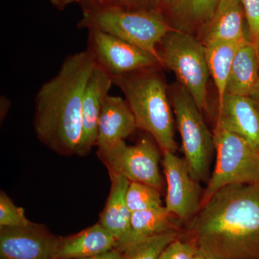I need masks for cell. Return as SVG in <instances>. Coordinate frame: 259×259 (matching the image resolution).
Returning a JSON list of instances; mask_svg holds the SVG:
<instances>
[{"label": "cell", "instance_id": "obj_1", "mask_svg": "<svg viewBox=\"0 0 259 259\" xmlns=\"http://www.w3.org/2000/svg\"><path fill=\"white\" fill-rule=\"evenodd\" d=\"M210 259H259V182L226 186L182 230Z\"/></svg>", "mask_w": 259, "mask_h": 259}, {"label": "cell", "instance_id": "obj_2", "mask_svg": "<svg viewBox=\"0 0 259 259\" xmlns=\"http://www.w3.org/2000/svg\"><path fill=\"white\" fill-rule=\"evenodd\" d=\"M95 66L87 49L67 56L57 74L42 85L35 97L37 139L60 156L77 153L83 93Z\"/></svg>", "mask_w": 259, "mask_h": 259}, {"label": "cell", "instance_id": "obj_3", "mask_svg": "<svg viewBox=\"0 0 259 259\" xmlns=\"http://www.w3.org/2000/svg\"><path fill=\"white\" fill-rule=\"evenodd\" d=\"M161 66L112 77L136 119L138 128L148 133L162 152L176 153L175 114Z\"/></svg>", "mask_w": 259, "mask_h": 259}, {"label": "cell", "instance_id": "obj_4", "mask_svg": "<svg viewBox=\"0 0 259 259\" xmlns=\"http://www.w3.org/2000/svg\"><path fill=\"white\" fill-rule=\"evenodd\" d=\"M77 28L106 32L151 53L159 59L158 44L175 28L161 12L131 11L114 8L83 12Z\"/></svg>", "mask_w": 259, "mask_h": 259}, {"label": "cell", "instance_id": "obj_5", "mask_svg": "<svg viewBox=\"0 0 259 259\" xmlns=\"http://www.w3.org/2000/svg\"><path fill=\"white\" fill-rule=\"evenodd\" d=\"M185 159L194 180L207 184L214 153V136L194 99L180 83L168 90Z\"/></svg>", "mask_w": 259, "mask_h": 259}, {"label": "cell", "instance_id": "obj_6", "mask_svg": "<svg viewBox=\"0 0 259 259\" xmlns=\"http://www.w3.org/2000/svg\"><path fill=\"white\" fill-rule=\"evenodd\" d=\"M157 50L163 67L175 73L201 111H208L209 73L203 44L193 34L174 28L162 39Z\"/></svg>", "mask_w": 259, "mask_h": 259}, {"label": "cell", "instance_id": "obj_7", "mask_svg": "<svg viewBox=\"0 0 259 259\" xmlns=\"http://www.w3.org/2000/svg\"><path fill=\"white\" fill-rule=\"evenodd\" d=\"M213 136L215 165L204 190L202 206L226 186L259 182V150L218 125Z\"/></svg>", "mask_w": 259, "mask_h": 259}, {"label": "cell", "instance_id": "obj_8", "mask_svg": "<svg viewBox=\"0 0 259 259\" xmlns=\"http://www.w3.org/2000/svg\"><path fill=\"white\" fill-rule=\"evenodd\" d=\"M160 150L149 135L134 146H127L123 141L98 148L97 156L107 167L109 175L122 176L131 182L145 184L161 190L163 178L159 168Z\"/></svg>", "mask_w": 259, "mask_h": 259}, {"label": "cell", "instance_id": "obj_9", "mask_svg": "<svg viewBox=\"0 0 259 259\" xmlns=\"http://www.w3.org/2000/svg\"><path fill=\"white\" fill-rule=\"evenodd\" d=\"M88 32L87 50L95 64L112 78L148 68L163 67L158 57L141 48L100 30Z\"/></svg>", "mask_w": 259, "mask_h": 259}, {"label": "cell", "instance_id": "obj_10", "mask_svg": "<svg viewBox=\"0 0 259 259\" xmlns=\"http://www.w3.org/2000/svg\"><path fill=\"white\" fill-rule=\"evenodd\" d=\"M163 166L167 183L165 207L179 222L186 224L202 207L204 191L191 175L185 158L163 153Z\"/></svg>", "mask_w": 259, "mask_h": 259}, {"label": "cell", "instance_id": "obj_11", "mask_svg": "<svg viewBox=\"0 0 259 259\" xmlns=\"http://www.w3.org/2000/svg\"><path fill=\"white\" fill-rule=\"evenodd\" d=\"M61 237L42 225L0 228V259H54Z\"/></svg>", "mask_w": 259, "mask_h": 259}, {"label": "cell", "instance_id": "obj_12", "mask_svg": "<svg viewBox=\"0 0 259 259\" xmlns=\"http://www.w3.org/2000/svg\"><path fill=\"white\" fill-rule=\"evenodd\" d=\"M112 85V76L95 64L83 93L81 135L77 156H87L96 146L102 107Z\"/></svg>", "mask_w": 259, "mask_h": 259}, {"label": "cell", "instance_id": "obj_13", "mask_svg": "<svg viewBox=\"0 0 259 259\" xmlns=\"http://www.w3.org/2000/svg\"><path fill=\"white\" fill-rule=\"evenodd\" d=\"M245 23L240 0H221L212 18L197 31V37L204 46L217 42H245L249 37Z\"/></svg>", "mask_w": 259, "mask_h": 259}, {"label": "cell", "instance_id": "obj_14", "mask_svg": "<svg viewBox=\"0 0 259 259\" xmlns=\"http://www.w3.org/2000/svg\"><path fill=\"white\" fill-rule=\"evenodd\" d=\"M216 125L241 136L259 150V112L251 97L226 93L218 104Z\"/></svg>", "mask_w": 259, "mask_h": 259}, {"label": "cell", "instance_id": "obj_15", "mask_svg": "<svg viewBox=\"0 0 259 259\" xmlns=\"http://www.w3.org/2000/svg\"><path fill=\"white\" fill-rule=\"evenodd\" d=\"M137 128L136 119L126 100L108 95L99 121L96 146L98 148L108 147L125 141Z\"/></svg>", "mask_w": 259, "mask_h": 259}, {"label": "cell", "instance_id": "obj_16", "mask_svg": "<svg viewBox=\"0 0 259 259\" xmlns=\"http://www.w3.org/2000/svg\"><path fill=\"white\" fill-rule=\"evenodd\" d=\"M117 241L100 223L73 236L60 238L54 259H80L115 248Z\"/></svg>", "mask_w": 259, "mask_h": 259}, {"label": "cell", "instance_id": "obj_17", "mask_svg": "<svg viewBox=\"0 0 259 259\" xmlns=\"http://www.w3.org/2000/svg\"><path fill=\"white\" fill-rule=\"evenodd\" d=\"M259 90V56L250 40L237 51L228 77L226 93L252 97Z\"/></svg>", "mask_w": 259, "mask_h": 259}, {"label": "cell", "instance_id": "obj_18", "mask_svg": "<svg viewBox=\"0 0 259 259\" xmlns=\"http://www.w3.org/2000/svg\"><path fill=\"white\" fill-rule=\"evenodd\" d=\"M175 216L165 207L132 212L127 233L116 243L115 248L123 251L130 245L164 232L178 230Z\"/></svg>", "mask_w": 259, "mask_h": 259}, {"label": "cell", "instance_id": "obj_19", "mask_svg": "<svg viewBox=\"0 0 259 259\" xmlns=\"http://www.w3.org/2000/svg\"><path fill=\"white\" fill-rule=\"evenodd\" d=\"M111 189L105 209L100 214V223L115 237L120 240L129 229L131 214L126 202V193L130 181L119 175H110Z\"/></svg>", "mask_w": 259, "mask_h": 259}, {"label": "cell", "instance_id": "obj_20", "mask_svg": "<svg viewBox=\"0 0 259 259\" xmlns=\"http://www.w3.org/2000/svg\"><path fill=\"white\" fill-rule=\"evenodd\" d=\"M221 0H180L166 15L173 28L192 33L212 18Z\"/></svg>", "mask_w": 259, "mask_h": 259}, {"label": "cell", "instance_id": "obj_21", "mask_svg": "<svg viewBox=\"0 0 259 259\" xmlns=\"http://www.w3.org/2000/svg\"><path fill=\"white\" fill-rule=\"evenodd\" d=\"M244 42H217L204 46L209 76L217 90L218 104L226 94L227 83L237 51Z\"/></svg>", "mask_w": 259, "mask_h": 259}, {"label": "cell", "instance_id": "obj_22", "mask_svg": "<svg viewBox=\"0 0 259 259\" xmlns=\"http://www.w3.org/2000/svg\"><path fill=\"white\" fill-rule=\"evenodd\" d=\"M181 234L182 231L172 230L137 242L122 251L124 259H158L167 245Z\"/></svg>", "mask_w": 259, "mask_h": 259}, {"label": "cell", "instance_id": "obj_23", "mask_svg": "<svg viewBox=\"0 0 259 259\" xmlns=\"http://www.w3.org/2000/svg\"><path fill=\"white\" fill-rule=\"evenodd\" d=\"M126 202L131 212L162 207L160 190L139 182H130Z\"/></svg>", "mask_w": 259, "mask_h": 259}, {"label": "cell", "instance_id": "obj_24", "mask_svg": "<svg viewBox=\"0 0 259 259\" xmlns=\"http://www.w3.org/2000/svg\"><path fill=\"white\" fill-rule=\"evenodd\" d=\"M35 223L26 218L22 207L15 205L11 199L2 191L0 193V228L1 227H28Z\"/></svg>", "mask_w": 259, "mask_h": 259}, {"label": "cell", "instance_id": "obj_25", "mask_svg": "<svg viewBox=\"0 0 259 259\" xmlns=\"http://www.w3.org/2000/svg\"><path fill=\"white\" fill-rule=\"evenodd\" d=\"M199 251L197 243L182 234L167 245L158 259H194Z\"/></svg>", "mask_w": 259, "mask_h": 259}, {"label": "cell", "instance_id": "obj_26", "mask_svg": "<svg viewBox=\"0 0 259 259\" xmlns=\"http://www.w3.org/2000/svg\"><path fill=\"white\" fill-rule=\"evenodd\" d=\"M100 8H119L131 11L161 12L160 0H102Z\"/></svg>", "mask_w": 259, "mask_h": 259}, {"label": "cell", "instance_id": "obj_27", "mask_svg": "<svg viewBox=\"0 0 259 259\" xmlns=\"http://www.w3.org/2000/svg\"><path fill=\"white\" fill-rule=\"evenodd\" d=\"M245 15L248 37L253 44L259 40V0H240Z\"/></svg>", "mask_w": 259, "mask_h": 259}, {"label": "cell", "instance_id": "obj_28", "mask_svg": "<svg viewBox=\"0 0 259 259\" xmlns=\"http://www.w3.org/2000/svg\"><path fill=\"white\" fill-rule=\"evenodd\" d=\"M80 259H124V254L120 250L115 248L100 254Z\"/></svg>", "mask_w": 259, "mask_h": 259}, {"label": "cell", "instance_id": "obj_29", "mask_svg": "<svg viewBox=\"0 0 259 259\" xmlns=\"http://www.w3.org/2000/svg\"><path fill=\"white\" fill-rule=\"evenodd\" d=\"M102 0H76V3L80 5L83 12L96 10L101 6Z\"/></svg>", "mask_w": 259, "mask_h": 259}, {"label": "cell", "instance_id": "obj_30", "mask_svg": "<svg viewBox=\"0 0 259 259\" xmlns=\"http://www.w3.org/2000/svg\"><path fill=\"white\" fill-rule=\"evenodd\" d=\"M179 1L180 0H160L161 10L165 16L175 8V5L179 3Z\"/></svg>", "mask_w": 259, "mask_h": 259}, {"label": "cell", "instance_id": "obj_31", "mask_svg": "<svg viewBox=\"0 0 259 259\" xmlns=\"http://www.w3.org/2000/svg\"><path fill=\"white\" fill-rule=\"evenodd\" d=\"M59 10H64L66 7L73 3H76V0H49Z\"/></svg>", "mask_w": 259, "mask_h": 259}, {"label": "cell", "instance_id": "obj_32", "mask_svg": "<svg viewBox=\"0 0 259 259\" xmlns=\"http://www.w3.org/2000/svg\"><path fill=\"white\" fill-rule=\"evenodd\" d=\"M10 105V102L9 99L7 98L6 97H1V120L4 118L5 116L8 113L9 110Z\"/></svg>", "mask_w": 259, "mask_h": 259}, {"label": "cell", "instance_id": "obj_33", "mask_svg": "<svg viewBox=\"0 0 259 259\" xmlns=\"http://www.w3.org/2000/svg\"><path fill=\"white\" fill-rule=\"evenodd\" d=\"M194 259H210L208 255L205 254V253H203V252L201 251L200 250H199V251L197 252V254H196L195 256H194Z\"/></svg>", "mask_w": 259, "mask_h": 259}, {"label": "cell", "instance_id": "obj_34", "mask_svg": "<svg viewBox=\"0 0 259 259\" xmlns=\"http://www.w3.org/2000/svg\"><path fill=\"white\" fill-rule=\"evenodd\" d=\"M253 100H254L255 105H256L257 109H258L259 112V90L257 92V93L255 94L254 96L251 97Z\"/></svg>", "mask_w": 259, "mask_h": 259}, {"label": "cell", "instance_id": "obj_35", "mask_svg": "<svg viewBox=\"0 0 259 259\" xmlns=\"http://www.w3.org/2000/svg\"><path fill=\"white\" fill-rule=\"evenodd\" d=\"M255 47H256L257 51H258V56H259V40L258 42H256V44H255Z\"/></svg>", "mask_w": 259, "mask_h": 259}]
</instances>
